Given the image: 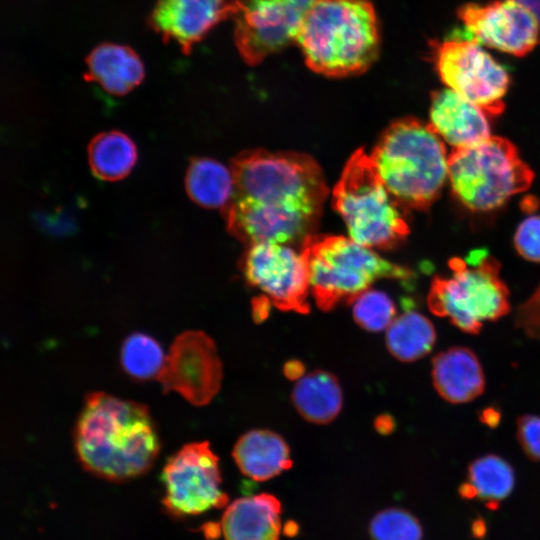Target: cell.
I'll list each match as a JSON object with an SVG mask.
<instances>
[{"instance_id": "obj_1", "label": "cell", "mask_w": 540, "mask_h": 540, "mask_svg": "<svg viewBox=\"0 0 540 540\" xmlns=\"http://www.w3.org/2000/svg\"><path fill=\"white\" fill-rule=\"evenodd\" d=\"M230 169L234 193L223 212L234 237L248 246H292L314 234L328 188L312 157L255 149L237 155Z\"/></svg>"}, {"instance_id": "obj_2", "label": "cell", "mask_w": 540, "mask_h": 540, "mask_svg": "<svg viewBox=\"0 0 540 540\" xmlns=\"http://www.w3.org/2000/svg\"><path fill=\"white\" fill-rule=\"evenodd\" d=\"M74 445L87 471L113 482L146 473L160 450L148 408L105 392L86 396L74 430Z\"/></svg>"}, {"instance_id": "obj_3", "label": "cell", "mask_w": 540, "mask_h": 540, "mask_svg": "<svg viewBox=\"0 0 540 540\" xmlns=\"http://www.w3.org/2000/svg\"><path fill=\"white\" fill-rule=\"evenodd\" d=\"M380 42L369 0H317L305 11L296 39L306 65L333 78L365 72L376 61Z\"/></svg>"}, {"instance_id": "obj_4", "label": "cell", "mask_w": 540, "mask_h": 540, "mask_svg": "<svg viewBox=\"0 0 540 540\" xmlns=\"http://www.w3.org/2000/svg\"><path fill=\"white\" fill-rule=\"evenodd\" d=\"M429 123L406 117L381 134L370 158L383 184L404 209L424 210L448 179L449 154Z\"/></svg>"}, {"instance_id": "obj_5", "label": "cell", "mask_w": 540, "mask_h": 540, "mask_svg": "<svg viewBox=\"0 0 540 540\" xmlns=\"http://www.w3.org/2000/svg\"><path fill=\"white\" fill-rule=\"evenodd\" d=\"M310 290L323 311L353 300L379 279L407 281L412 272L392 263L350 237L312 234L301 245Z\"/></svg>"}, {"instance_id": "obj_6", "label": "cell", "mask_w": 540, "mask_h": 540, "mask_svg": "<svg viewBox=\"0 0 540 540\" xmlns=\"http://www.w3.org/2000/svg\"><path fill=\"white\" fill-rule=\"evenodd\" d=\"M332 202L349 237L363 246L389 249L409 233L405 209L389 193L363 149L346 162L334 186Z\"/></svg>"}, {"instance_id": "obj_7", "label": "cell", "mask_w": 540, "mask_h": 540, "mask_svg": "<svg viewBox=\"0 0 540 540\" xmlns=\"http://www.w3.org/2000/svg\"><path fill=\"white\" fill-rule=\"evenodd\" d=\"M450 277L436 276L427 296L430 311L448 317L461 331L479 334L484 321L510 312L509 291L500 278V265L486 251L449 261Z\"/></svg>"}, {"instance_id": "obj_8", "label": "cell", "mask_w": 540, "mask_h": 540, "mask_svg": "<svg viewBox=\"0 0 540 540\" xmlns=\"http://www.w3.org/2000/svg\"><path fill=\"white\" fill-rule=\"evenodd\" d=\"M534 173L509 140L489 138L472 146L453 149L448 160V180L455 197L468 209L484 212L502 206L528 189Z\"/></svg>"}, {"instance_id": "obj_9", "label": "cell", "mask_w": 540, "mask_h": 540, "mask_svg": "<svg viewBox=\"0 0 540 540\" xmlns=\"http://www.w3.org/2000/svg\"><path fill=\"white\" fill-rule=\"evenodd\" d=\"M434 68L447 88L496 116L504 110L510 84L506 68L481 44L456 38L431 44Z\"/></svg>"}, {"instance_id": "obj_10", "label": "cell", "mask_w": 540, "mask_h": 540, "mask_svg": "<svg viewBox=\"0 0 540 540\" xmlns=\"http://www.w3.org/2000/svg\"><path fill=\"white\" fill-rule=\"evenodd\" d=\"M161 479L163 506L175 518L222 508L229 499L221 489L219 459L207 441L188 443L169 457Z\"/></svg>"}, {"instance_id": "obj_11", "label": "cell", "mask_w": 540, "mask_h": 540, "mask_svg": "<svg viewBox=\"0 0 540 540\" xmlns=\"http://www.w3.org/2000/svg\"><path fill=\"white\" fill-rule=\"evenodd\" d=\"M243 271L248 283L261 290L278 309L309 312L310 275L301 250L274 242L249 245Z\"/></svg>"}, {"instance_id": "obj_12", "label": "cell", "mask_w": 540, "mask_h": 540, "mask_svg": "<svg viewBox=\"0 0 540 540\" xmlns=\"http://www.w3.org/2000/svg\"><path fill=\"white\" fill-rule=\"evenodd\" d=\"M222 362L206 333L188 330L175 337L157 376L164 392H176L195 406L208 404L219 392Z\"/></svg>"}, {"instance_id": "obj_13", "label": "cell", "mask_w": 540, "mask_h": 540, "mask_svg": "<svg viewBox=\"0 0 540 540\" xmlns=\"http://www.w3.org/2000/svg\"><path fill=\"white\" fill-rule=\"evenodd\" d=\"M305 11L290 0H238L234 42L248 65L296 42Z\"/></svg>"}, {"instance_id": "obj_14", "label": "cell", "mask_w": 540, "mask_h": 540, "mask_svg": "<svg viewBox=\"0 0 540 540\" xmlns=\"http://www.w3.org/2000/svg\"><path fill=\"white\" fill-rule=\"evenodd\" d=\"M462 38L522 57L540 45V20L517 0L466 3L458 8Z\"/></svg>"}, {"instance_id": "obj_15", "label": "cell", "mask_w": 540, "mask_h": 540, "mask_svg": "<svg viewBox=\"0 0 540 540\" xmlns=\"http://www.w3.org/2000/svg\"><path fill=\"white\" fill-rule=\"evenodd\" d=\"M237 4L238 0H158L150 24L163 40L189 54L213 27L233 17Z\"/></svg>"}, {"instance_id": "obj_16", "label": "cell", "mask_w": 540, "mask_h": 540, "mask_svg": "<svg viewBox=\"0 0 540 540\" xmlns=\"http://www.w3.org/2000/svg\"><path fill=\"white\" fill-rule=\"evenodd\" d=\"M429 125L453 149L472 146L491 136L488 114L449 88L432 93Z\"/></svg>"}, {"instance_id": "obj_17", "label": "cell", "mask_w": 540, "mask_h": 540, "mask_svg": "<svg viewBox=\"0 0 540 540\" xmlns=\"http://www.w3.org/2000/svg\"><path fill=\"white\" fill-rule=\"evenodd\" d=\"M431 376L439 396L452 404L470 402L485 389V375L478 357L463 346L450 347L436 354Z\"/></svg>"}, {"instance_id": "obj_18", "label": "cell", "mask_w": 540, "mask_h": 540, "mask_svg": "<svg viewBox=\"0 0 540 540\" xmlns=\"http://www.w3.org/2000/svg\"><path fill=\"white\" fill-rule=\"evenodd\" d=\"M281 503L273 495L245 496L229 504L222 516L225 540H278Z\"/></svg>"}, {"instance_id": "obj_19", "label": "cell", "mask_w": 540, "mask_h": 540, "mask_svg": "<svg viewBox=\"0 0 540 540\" xmlns=\"http://www.w3.org/2000/svg\"><path fill=\"white\" fill-rule=\"evenodd\" d=\"M85 79L99 84L106 92L123 96L144 78V66L138 54L128 46L102 43L86 58Z\"/></svg>"}, {"instance_id": "obj_20", "label": "cell", "mask_w": 540, "mask_h": 540, "mask_svg": "<svg viewBox=\"0 0 540 540\" xmlns=\"http://www.w3.org/2000/svg\"><path fill=\"white\" fill-rule=\"evenodd\" d=\"M232 456L239 470L255 481L269 480L292 466L286 441L266 429L243 434L235 443Z\"/></svg>"}, {"instance_id": "obj_21", "label": "cell", "mask_w": 540, "mask_h": 540, "mask_svg": "<svg viewBox=\"0 0 540 540\" xmlns=\"http://www.w3.org/2000/svg\"><path fill=\"white\" fill-rule=\"evenodd\" d=\"M291 399L298 413L314 424H327L334 420L343 404L338 379L323 370L313 371L298 379Z\"/></svg>"}, {"instance_id": "obj_22", "label": "cell", "mask_w": 540, "mask_h": 540, "mask_svg": "<svg viewBox=\"0 0 540 540\" xmlns=\"http://www.w3.org/2000/svg\"><path fill=\"white\" fill-rule=\"evenodd\" d=\"M185 188L199 206L225 209L234 193V178L231 169L220 162L196 158L187 169Z\"/></svg>"}, {"instance_id": "obj_23", "label": "cell", "mask_w": 540, "mask_h": 540, "mask_svg": "<svg viewBox=\"0 0 540 540\" xmlns=\"http://www.w3.org/2000/svg\"><path fill=\"white\" fill-rule=\"evenodd\" d=\"M137 160L133 140L123 132L113 130L97 134L88 145V161L93 174L105 181L125 178Z\"/></svg>"}, {"instance_id": "obj_24", "label": "cell", "mask_w": 540, "mask_h": 540, "mask_svg": "<svg viewBox=\"0 0 540 540\" xmlns=\"http://www.w3.org/2000/svg\"><path fill=\"white\" fill-rule=\"evenodd\" d=\"M385 341L392 356L402 362H413L432 350L436 330L425 315L408 310L387 328Z\"/></svg>"}, {"instance_id": "obj_25", "label": "cell", "mask_w": 540, "mask_h": 540, "mask_svg": "<svg viewBox=\"0 0 540 540\" xmlns=\"http://www.w3.org/2000/svg\"><path fill=\"white\" fill-rule=\"evenodd\" d=\"M515 483L511 465L502 457L487 454L475 459L468 467V481L459 489L465 498L498 502L506 498Z\"/></svg>"}, {"instance_id": "obj_26", "label": "cell", "mask_w": 540, "mask_h": 540, "mask_svg": "<svg viewBox=\"0 0 540 540\" xmlns=\"http://www.w3.org/2000/svg\"><path fill=\"white\" fill-rule=\"evenodd\" d=\"M165 355L161 345L151 336L144 333H133L123 342L120 359L125 372L137 379L157 378L164 362Z\"/></svg>"}, {"instance_id": "obj_27", "label": "cell", "mask_w": 540, "mask_h": 540, "mask_svg": "<svg viewBox=\"0 0 540 540\" xmlns=\"http://www.w3.org/2000/svg\"><path fill=\"white\" fill-rule=\"evenodd\" d=\"M352 314L355 322L370 332L387 329L395 319L396 307L384 292L367 289L353 300Z\"/></svg>"}, {"instance_id": "obj_28", "label": "cell", "mask_w": 540, "mask_h": 540, "mask_svg": "<svg viewBox=\"0 0 540 540\" xmlns=\"http://www.w3.org/2000/svg\"><path fill=\"white\" fill-rule=\"evenodd\" d=\"M371 540H422L418 520L401 508H388L377 513L369 526Z\"/></svg>"}, {"instance_id": "obj_29", "label": "cell", "mask_w": 540, "mask_h": 540, "mask_svg": "<svg viewBox=\"0 0 540 540\" xmlns=\"http://www.w3.org/2000/svg\"><path fill=\"white\" fill-rule=\"evenodd\" d=\"M514 246L523 258L540 262V215L529 216L519 224Z\"/></svg>"}, {"instance_id": "obj_30", "label": "cell", "mask_w": 540, "mask_h": 540, "mask_svg": "<svg viewBox=\"0 0 540 540\" xmlns=\"http://www.w3.org/2000/svg\"><path fill=\"white\" fill-rule=\"evenodd\" d=\"M516 435L526 456L540 461V415L519 416L516 421Z\"/></svg>"}, {"instance_id": "obj_31", "label": "cell", "mask_w": 540, "mask_h": 540, "mask_svg": "<svg viewBox=\"0 0 540 540\" xmlns=\"http://www.w3.org/2000/svg\"><path fill=\"white\" fill-rule=\"evenodd\" d=\"M515 324L529 337L540 341V286L529 300L519 306Z\"/></svg>"}, {"instance_id": "obj_32", "label": "cell", "mask_w": 540, "mask_h": 540, "mask_svg": "<svg viewBox=\"0 0 540 540\" xmlns=\"http://www.w3.org/2000/svg\"><path fill=\"white\" fill-rule=\"evenodd\" d=\"M479 420L483 424L495 428L498 426L501 420V412L494 406H489L480 411Z\"/></svg>"}, {"instance_id": "obj_33", "label": "cell", "mask_w": 540, "mask_h": 540, "mask_svg": "<svg viewBox=\"0 0 540 540\" xmlns=\"http://www.w3.org/2000/svg\"><path fill=\"white\" fill-rule=\"evenodd\" d=\"M283 372L290 380L300 379L304 376V365L298 360H290L285 363Z\"/></svg>"}, {"instance_id": "obj_34", "label": "cell", "mask_w": 540, "mask_h": 540, "mask_svg": "<svg viewBox=\"0 0 540 540\" xmlns=\"http://www.w3.org/2000/svg\"><path fill=\"white\" fill-rule=\"evenodd\" d=\"M269 300L266 298L256 300L253 304V316L255 321L259 322L266 318L269 312Z\"/></svg>"}, {"instance_id": "obj_35", "label": "cell", "mask_w": 540, "mask_h": 540, "mask_svg": "<svg viewBox=\"0 0 540 540\" xmlns=\"http://www.w3.org/2000/svg\"><path fill=\"white\" fill-rule=\"evenodd\" d=\"M395 422L389 415H381L375 421V428L379 433L388 434L393 431Z\"/></svg>"}, {"instance_id": "obj_36", "label": "cell", "mask_w": 540, "mask_h": 540, "mask_svg": "<svg viewBox=\"0 0 540 540\" xmlns=\"http://www.w3.org/2000/svg\"><path fill=\"white\" fill-rule=\"evenodd\" d=\"M528 7L540 20V0H517Z\"/></svg>"}, {"instance_id": "obj_37", "label": "cell", "mask_w": 540, "mask_h": 540, "mask_svg": "<svg viewBox=\"0 0 540 540\" xmlns=\"http://www.w3.org/2000/svg\"><path fill=\"white\" fill-rule=\"evenodd\" d=\"M300 8H302L304 11H306L313 3H315L317 0H290Z\"/></svg>"}]
</instances>
